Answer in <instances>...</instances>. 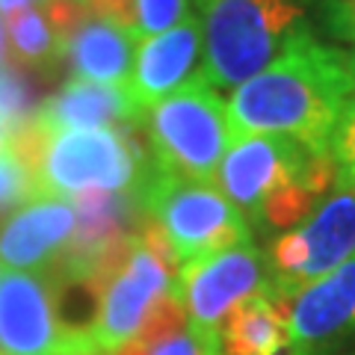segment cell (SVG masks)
<instances>
[{
	"label": "cell",
	"mask_w": 355,
	"mask_h": 355,
	"mask_svg": "<svg viewBox=\"0 0 355 355\" xmlns=\"http://www.w3.org/2000/svg\"><path fill=\"white\" fill-rule=\"evenodd\" d=\"M349 3H355V0H349Z\"/></svg>",
	"instance_id": "obj_29"
},
{
	"label": "cell",
	"mask_w": 355,
	"mask_h": 355,
	"mask_svg": "<svg viewBox=\"0 0 355 355\" xmlns=\"http://www.w3.org/2000/svg\"><path fill=\"white\" fill-rule=\"evenodd\" d=\"M77 3H83V6H86V0H77Z\"/></svg>",
	"instance_id": "obj_28"
},
{
	"label": "cell",
	"mask_w": 355,
	"mask_h": 355,
	"mask_svg": "<svg viewBox=\"0 0 355 355\" xmlns=\"http://www.w3.org/2000/svg\"><path fill=\"white\" fill-rule=\"evenodd\" d=\"M33 119L48 128H69V130H89V128H119L128 121H139L125 86H107L71 77L53 98H48Z\"/></svg>",
	"instance_id": "obj_15"
},
{
	"label": "cell",
	"mask_w": 355,
	"mask_h": 355,
	"mask_svg": "<svg viewBox=\"0 0 355 355\" xmlns=\"http://www.w3.org/2000/svg\"><path fill=\"white\" fill-rule=\"evenodd\" d=\"M219 355H222V352H219Z\"/></svg>",
	"instance_id": "obj_30"
},
{
	"label": "cell",
	"mask_w": 355,
	"mask_h": 355,
	"mask_svg": "<svg viewBox=\"0 0 355 355\" xmlns=\"http://www.w3.org/2000/svg\"><path fill=\"white\" fill-rule=\"evenodd\" d=\"M216 187L246 216L252 231L284 234L331 193L335 166L329 154L311 151L296 139L252 133L231 139Z\"/></svg>",
	"instance_id": "obj_2"
},
{
	"label": "cell",
	"mask_w": 355,
	"mask_h": 355,
	"mask_svg": "<svg viewBox=\"0 0 355 355\" xmlns=\"http://www.w3.org/2000/svg\"><path fill=\"white\" fill-rule=\"evenodd\" d=\"M207 3H210V0H202V6H207Z\"/></svg>",
	"instance_id": "obj_27"
},
{
	"label": "cell",
	"mask_w": 355,
	"mask_h": 355,
	"mask_svg": "<svg viewBox=\"0 0 355 355\" xmlns=\"http://www.w3.org/2000/svg\"><path fill=\"white\" fill-rule=\"evenodd\" d=\"M0 355H77L53 275L0 266Z\"/></svg>",
	"instance_id": "obj_10"
},
{
	"label": "cell",
	"mask_w": 355,
	"mask_h": 355,
	"mask_svg": "<svg viewBox=\"0 0 355 355\" xmlns=\"http://www.w3.org/2000/svg\"><path fill=\"white\" fill-rule=\"evenodd\" d=\"M202 65H205L202 15H193L172 30L142 39L137 57H133L130 77L125 83L139 119L148 107L181 92L184 86L196 83L198 77H205Z\"/></svg>",
	"instance_id": "obj_12"
},
{
	"label": "cell",
	"mask_w": 355,
	"mask_h": 355,
	"mask_svg": "<svg viewBox=\"0 0 355 355\" xmlns=\"http://www.w3.org/2000/svg\"><path fill=\"white\" fill-rule=\"evenodd\" d=\"M36 184V196L77 198L86 193H137L148 166L119 128H48L27 119L12 139Z\"/></svg>",
	"instance_id": "obj_3"
},
{
	"label": "cell",
	"mask_w": 355,
	"mask_h": 355,
	"mask_svg": "<svg viewBox=\"0 0 355 355\" xmlns=\"http://www.w3.org/2000/svg\"><path fill=\"white\" fill-rule=\"evenodd\" d=\"M355 254V187H331L296 228L272 240V293L287 302Z\"/></svg>",
	"instance_id": "obj_8"
},
{
	"label": "cell",
	"mask_w": 355,
	"mask_h": 355,
	"mask_svg": "<svg viewBox=\"0 0 355 355\" xmlns=\"http://www.w3.org/2000/svg\"><path fill=\"white\" fill-rule=\"evenodd\" d=\"M352 95L355 71L347 51L320 42L311 30L231 92L225 104L231 137L272 133L329 154L335 121Z\"/></svg>",
	"instance_id": "obj_1"
},
{
	"label": "cell",
	"mask_w": 355,
	"mask_h": 355,
	"mask_svg": "<svg viewBox=\"0 0 355 355\" xmlns=\"http://www.w3.org/2000/svg\"><path fill=\"white\" fill-rule=\"evenodd\" d=\"M178 266L157 228L142 222L92 284L95 311L83 331V355H113L146 329L172 299Z\"/></svg>",
	"instance_id": "obj_4"
},
{
	"label": "cell",
	"mask_w": 355,
	"mask_h": 355,
	"mask_svg": "<svg viewBox=\"0 0 355 355\" xmlns=\"http://www.w3.org/2000/svg\"><path fill=\"white\" fill-rule=\"evenodd\" d=\"M202 12V0H133V33L142 42Z\"/></svg>",
	"instance_id": "obj_19"
},
{
	"label": "cell",
	"mask_w": 355,
	"mask_h": 355,
	"mask_svg": "<svg viewBox=\"0 0 355 355\" xmlns=\"http://www.w3.org/2000/svg\"><path fill=\"white\" fill-rule=\"evenodd\" d=\"M39 3H51V0H0V18H9L21 12L27 6H39Z\"/></svg>",
	"instance_id": "obj_24"
},
{
	"label": "cell",
	"mask_w": 355,
	"mask_h": 355,
	"mask_svg": "<svg viewBox=\"0 0 355 355\" xmlns=\"http://www.w3.org/2000/svg\"><path fill=\"white\" fill-rule=\"evenodd\" d=\"M15 133H18V128L12 125V121H6L3 116H0V151H3V148H9V146H12Z\"/></svg>",
	"instance_id": "obj_25"
},
{
	"label": "cell",
	"mask_w": 355,
	"mask_h": 355,
	"mask_svg": "<svg viewBox=\"0 0 355 355\" xmlns=\"http://www.w3.org/2000/svg\"><path fill=\"white\" fill-rule=\"evenodd\" d=\"M331 30H335V36L343 39V42H349L352 48H343L347 51V57H349V65H352V71H355V3H331Z\"/></svg>",
	"instance_id": "obj_22"
},
{
	"label": "cell",
	"mask_w": 355,
	"mask_h": 355,
	"mask_svg": "<svg viewBox=\"0 0 355 355\" xmlns=\"http://www.w3.org/2000/svg\"><path fill=\"white\" fill-rule=\"evenodd\" d=\"M287 355H331L355 338V254L284 302Z\"/></svg>",
	"instance_id": "obj_11"
},
{
	"label": "cell",
	"mask_w": 355,
	"mask_h": 355,
	"mask_svg": "<svg viewBox=\"0 0 355 355\" xmlns=\"http://www.w3.org/2000/svg\"><path fill=\"white\" fill-rule=\"evenodd\" d=\"M86 6L92 9V15L133 30V0H86Z\"/></svg>",
	"instance_id": "obj_23"
},
{
	"label": "cell",
	"mask_w": 355,
	"mask_h": 355,
	"mask_svg": "<svg viewBox=\"0 0 355 355\" xmlns=\"http://www.w3.org/2000/svg\"><path fill=\"white\" fill-rule=\"evenodd\" d=\"M137 202L142 219L163 237L178 270L228 246L254 240L246 216L210 181H190L151 163L146 181L137 190Z\"/></svg>",
	"instance_id": "obj_6"
},
{
	"label": "cell",
	"mask_w": 355,
	"mask_h": 355,
	"mask_svg": "<svg viewBox=\"0 0 355 355\" xmlns=\"http://www.w3.org/2000/svg\"><path fill=\"white\" fill-rule=\"evenodd\" d=\"M77 228L69 198L33 196L0 219V266L21 272H48L62 258Z\"/></svg>",
	"instance_id": "obj_13"
},
{
	"label": "cell",
	"mask_w": 355,
	"mask_h": 355,
	"mask_svg": "<svg viewBox=\"0 0 355 355\" xmlns=\"http://www.w3.org/2000/svg\"><path fill=\"white\" fill-rule=\"evenodd\" d=\"M219 338L187 323L181 305L169 299L151 323L113 355H219Z\"/></svg>",
	"instance_id": "obj_18"
},
{
	"label": "cell",
	"mask_w": 355,
	"mask_h": 355,
	"mask_svg": "<svg viewBox=\"0 0 355 355\" xmlns=\"http://www.w3.org/2000/svg\"><path fill=\"white\" fill-rule=\"evenodd\" d=\"M6 60V36H3V24H0V62Z\"/></svg>",
	"instance_id": "obj_26"
},
{
	"label": "cell",
	"mask_w": 355,
	"mask_h": 355,
	"mask_svg": "<svg viewBox=\"0 0 355 355\" xmlns=\"http://www.w3.org/2000/svg\"><path fill=\"white\" fill-rule=\"evenodd\" d=\"M36 196V184L27 169V163L21 160L15 146L0 151V216L12 214L15 207Z\"/></svg>",
	"instance_id": "obj_21"
},
{
	"label": "cell",
	"mask_w": 355,
	"mask_h": 355,
	"mask_svg": "<svg viewBox=\"0 0 355 355\" xmlns=\"http://www.w3.org/2000/svg\"><path fill=\"white\" fill-rule=\"evenodd\" d=\"M6 24V48L27 69L48 71L65 57L69 33L53 15L51 3L27 6L21 12L3 18Z\"/></svg>",
	"instance_id": "obj_17"
},
{
	"label": "cell",
	"mask_w": 355,
	"mask_h": 355,
	"mask_svg": "<svg viewBox=\"0 0 355 355\" xmlns=\"http://www.w3.org/2000/svg\"><path fill=\"white\" fill-rule=\"evenodd\" d=\"M261 293H272V275L254 240L181 266L172 287V299L181 305L187 323L214 338L243 302Z\"/></svg>",
	"instance_id": "obj_9"
},
{
	"label": "cell",
	"mask_w": 355,
	"mask_h": 355,
	"mask_svg": "<svg viewBox=\"0 0 355 355\" xmlns=\"http://www.w3.org/2000/svg\"><path fill=\"white\" fill-rule=\"evenodd\" d=\"M329 157L335 166V187H355V95L343 104L329 139Z\"/></svg>",
	"instance_id": "obj_20"
},
{
	"label": "cell",
	"mask_w": 355,
	"mask_h": 355,
	"mask_svg": "<svg viewBox=\"0 0 355 355\" xmlns=\"http://www.w3.org/2000/svg\"><path fill=\"white\" fill-rule=\"evenodd\" d=\"M222 355H287L284 302L275 293H261L243 302L219 329Z\"/></svg>",
	"instance_id": "obj_16"
},
{
	"label": "cell",
	"mask_w": 355,
	"mask_h": 355,
	"mask_svg": "<svg viewBox=\"0 0 355 355\" xmlns=\"http://www.w3.org/2000/svg\"><path fill=\"white\" fill-rule=\"evenodd\" d=\"M205 80L237 89L311 33L305 0H210L202 12Z\"/></svg>",
	"instance_id": "obj_5"
},
{
	"label": "cell",
	"mask_w": 355,
	"mask_h": 355,
	"mask_svg": "<svg viewBox=\"0 0 355 355\" xmlns=\"http://www.w3.org/2000/svg\"><path fill=\"white\" fill-rule=\"evenodd\" d=\"M137 48L139 39L133 30L86 12L65 42V60H69L74 77H80V80L125 86Z\"/></svg>",
	"instance_id": "obj_14"
},
{
	"label": "cell",
	"mask_w": 355,
	"mask_h": 355,
	"mask_svg": "<svg viewBox=\"0 0 355 355\" xmlns=\"http://www.w3.org/2000/svg\"><path fill=\"white\" fill-rule=\"evenodd\" d=\"M139 125L146 128L151 163L190 181L214 184L219 163L234 139L228 107L205 77L148 107Z\"/></svg>",
	"instance_id": "obj_7"
}]
</instances>
